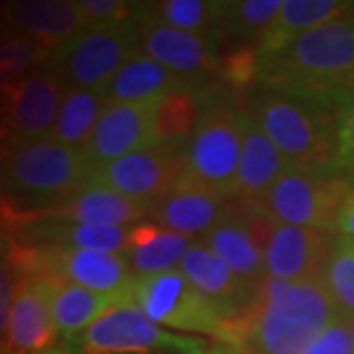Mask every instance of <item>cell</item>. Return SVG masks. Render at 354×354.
Instances as JSON below:
<instances>
[{"label": "cell", "mask_w": 354, "mask_h": 354, "mask_svg": "<svg viewBox=\"0 0 354 354\" xmlns=\"http://www.w3.org/2000/svg\"><path fill=\"white\" fill-rule=\"evenodd\" d=\"M8 12H10V2L0 0V30H8Z\"/></svg>", "instance_id": "40"}, {"label": "cell", "mask_w": 354, "mask_h": 354, "mask_svg": "<svg viewBox=\"0 0 354 354\" xmlns=\"http://www.w3.org/2000/svg\"><path fill=\"white\" fill-rule=\"evenodd\" d=\"M55 51L41 46L39 41L20 34L0 38V88L30 75L36 67L51 62Z\"/></svg>", "instance_id": "31"}, {"label": "cell", "mask_w": 354, "mask_h": 354, "mask_svg": "<svg viewBox=\"0 0 354 354\" xmlns=\"http://www.w3.org/2000/svg\"><path fill=\"white\" fill-rule=\"evenodd\" d=\"M41 354H79L77 351H73V348H69V346H53V348H50V351H46V353Z\"/></svg>", "instance_id": "41"}, {"label": "cell", "mask_w": 354, "mask_h": 354, "mask_svg": "<svg viewBox=\"0 0 354 354\" xmlns=\"http://www.w3.org/2000/svg\"><path fill=\"white\" fill-rule=\"evenodd\" d=\"M250 114L290 165L335 167L337 102L264 88Z\"/></svg>", "instance_id": "3"}, {"label": "cell", "mask_w": 354, "mask_h": 354, "mask_svg": "<svg viewBox=\"0 0 354 354\" xmlns=\"http://www.w3.org/2000/svg\"><path fill=\"white\" fill-rule=\"evenodd\" d=\"M136 24L140 32V51L189 85L205 87L203 83L218 69L221 55L216 51V38L158 24L146 18L142 10Z\"/></svg>", "instance_id": "12"}, {"label": "cell", "mask_w": 354, "mask_h": 354, "mask_svg": "<svg viewBox=\"0 0 354 354\" xmlns=\"http://www.w3.org/2000/svg\"><path fill=\"white\" fill-rule=\"evenodd\" d=\"M12 136H10V128H8V120H6V113L0 104V164L4 162V158L12 150Z\"/></svg>", "instance_id": "38"}, {"label": "cell", "mask_w": 354, "mask_h": 354, "mask_svg": "<svg viewBox=\"0 0 354 354\" xmlns=\"http://www.w3.org/2000/svg\"><path fill=\"white\" fill-rule=\"evenodd\" d=\"M152 203L136 201L118 191L109 189L101 183L87 181L71 197L57 205L46 207L41 215L59 218L79 225H99V227H128L148 218L152 213Z\"/></svg>", "instance_id": "18"}, {"label": "cell", "mask_w": 354, "mask_h": 354, "mask_svg": "<svg viewBox=\"0 0 354 354\" xmlns=\"http://www.w3.org/2000/svg\"><path fill=\"white\" fill-rule=\"evenodd\" d=\"M346 323H348V330H351V337H353V342H354V317L346 319Z\"/></svg>", "instance_id": "44"}, {"label": "cell", "mask_w": 354, "mask_h": 354, "mask_svg": "<svg viewBox=\"0 0 354 354\" xmlns=\"http://www.w3.org/2000/svg\"><path fill=\"white\" fill-rule=\"evenodd\" d=\"M8 341L6 344L24 354H41L57 346L59 333L53 321L51 299L59 279L50 276H16Z\"/></svg>", "instance_id": "13"}, {"label": "cell", "mask_w": 354, "mask_h": 354, "mask_svg": "<svg viewBox=\"0 0 354 354\" xmlns=\"http://www.w3.org/2000/svg\"><path fill=\"white\" fill-rule=\"evenodd\" d=\"M128 297L153 323L174 327L183 333L215 337L225 342L227 321L191 286L179 270L136 278Z\"/></svg>", "instance_id": "9"}, {"label": "cell", "mask_w": 354, "mask_h": 354, "mask_svg": "<svg viewBox=\"0 0 354 354\" xmlns=\"http://www.w3.org/2000/svg\"><path fill=\"white\" fill-rule=\"evenodd\" d=\"M0 354H24V353H20V351H14V348H10L8 344H4V346H0Z\"/></svg>", "instance_id": "43"}, {"label": "cell", "mask_w": 354, "mask_h": 354, "mask_svg": "<svg viewBox=\"0 0 354 354\" xmlns=\"http://www.w3.org/2000/svg\"><path fill=\"white\" fill-rule=\"evenodd\" d=\"M218 77L225 88H244L258 83L260 55L256 46H242L218 59Z\"/></svg>", "instance_id": "32"}, {"label": "cell", "mask_w": 354, "mask_h": 354, "mask_svg": "<svg viewBox=\"0 0 354 354\" xmlns=\"http://www.w3.org/2000/svg\"><path fill=\"white\" fill-rule=\"evenodd\" d=\"M106 104L104 91L69 87L50 138L69 148L85 150Z\"/></svg>", "instance_id": "27"}, {"label": "cell", "mask_w": 354, "mask_h": 354, "mask_svg": "<svg viewBox=\"0 0 354 354\" xmlns=\"http://www.w3.org/2000/svg\"><path fill=\"white\" fill-rule=\"evenodd\" d=\"M153 111H156V102L150 104L109 102L93 136L83 150L93 169H99L122 156L156 144Z\"/></svg>", "instance_id": "14"}, {"label": "cell", "mask_w": 354, "mask_h": 354, "mask_svg": "<svg viewBox=\"0 0 354 354\" xmlns=\"http://www.w3.org/2000/svg\"><path fill=\"white\" fill-rule=\"evenodd\" d=\"M118 299L122 297H113L75 283L57 281L51 299V311L64 346H71Z\"/></svg>", "instance_id": "25"}, {"label": "cell", "mask_w": 354, "mask_h": 354, "mask_svg": "<svg viewBox=\"0 0 354 354\" xmlns=\"http://www.w3.org/2000/svg\"><path fill=\"white\" fill-rule=\"evenodd\" d=\"M71 348L79 354H207L201 339L158 327L130 297L106 309Z\"/></svg>", "instance_id": "7"}, {"label": "cell", "mask_w": 354, "mask_h": 354, "mask_svg": "<svg viewBox=\"0 0 354 354\" xmlns=\"http://www.w3.org/2000/svg\"><path fill=\"white\" fill-rule=\"evenodd\" d=\"M319 279L323 281L339 315L354 317V241L337 234L325 258Z\"/></svg>", "instance_id": "29"}, {"label": "cell", "mask_w": 354, "mask_h": 354, "mask_svg": "<svg viewBox=\"0 0 354 354\" xmlns=\"http://www.w3.org/2000/svg\"><path fill=\"white\" fill-rule=\"evenodd\" d=\"M79 6L91 26H118L136 22L142 2L127 0H79Z\"/></svg>", "instance_id": "34"}, {"label": "cell", "mask_w": 354, "mask_h": 354, "mask_svg": "<svg viewBox=\"0 0 354 354\" xmlns=\"http://www.w3.org/2000/svg\"><path fill=\"white\" fill-rule=\"evenodd\" d=\"M244 109L228 99L225 87H203V111L185 146V176L234 201L241 165Z\"/></svg>", "instance_id": "4"}, {"label": "cell", "mask_w": 354, "mask_h": 354, "mask_svg": "<svg viewBox=\"0 0 354 354\" xmlns=\"http://www.w3.org/2000/svg\"><path fill=\"white\" fill-rule=\"evenodd\" d=\"M258 83L262 88L337 102L354 88V14L293 39L260 65Z\"/></svg>", "instance_id": "2"}, {"label": "cell", "mask_w": 354, "mask_h": 354, "mask_svg": "<svg viewBox=\"0 0 354 354\" xmlns=\"http://www.w3.org/2000/svg\"><path fill=\"white\" fill-rule=\"evenodd\" d=\"M181 85L189 83L138 51L118 69V73L104 88V97L109 102L150 104Z\"/></svg>", "instance_id": "24"}, {"label": "cell", "mask_w": 354, "mask_h": 354, "mask_svg": "<svg viewBox=\"0 0 354 354\" xmlns=\"http://www.w3.org/2000/svg\"><path fill=\"white\" fill-rule=\"evenodd\" d=\"M335 169L354 183V88L337 99Z\"/></svg>", "instance_id": "33"}, {"label": "cell", "mask_w": 354, "mask_h": 354, "mask_svg": "<svg viewBox=\"0 0 354 354\" xmlns=\"http://www.w3.org/2000/svg\"><path fill=\"white\" fill-rule=\"evenodd\" d=\"M348 189L351 181L335 167L288 165L260 203L279 225L335 232Z\"/></svg>", "instance_id": "6"}, {"label": "cell", "mask_w": 354, "mask_h": 354, "mask_svg": "<svg viewBox=\"0 0 354 354\" xmlns=\"http://www.w3.org/2000/svg\"><path fill=\"white\" fill-rule=\"evenodd\" d=\"M199 241L216 258H221L232 270L234 276H239L246 286L254 290L268 278L264 254L256 246L250 232L236 216L234 207H230L228 215L221 223H216L207 234H203Z\"/></svg>", "instance_id": "22"}, {"label": "cell", "mask_w": 354, "mask_h": 354, "mask_svg": "<svg viewBox=\"0 0 354 354\" xmlns=\"http://www.w3.org/2000/svg\"><path fill=\"white\" fill-rule=\"evenodd\" d=\"M354 14V2L342 0H286L279 8L278 16L264 38L258 44L260 65L266 59L278 55L286 50L291 41L299 38L301 34L337 20L342 16Z\"/></svg>", "instance_id": "21"}, {"label": "cell", "mask_w": 354, "mask_h": 354, "mask_svg": "<svg viewBox=\"0 0 354 354\" xmlns=\"http://www.w3.org/2000/svg\"><path fill=\"white\" fill-rule=\"evenodd\" d=\"M230 207L232 205L215 191L207 189L189 176H183L174 189L153 205L150 218L153 225L165 230L187 239H201L228 215Z\"/></svg>", "instance_id": "15"}, {"label": "cell", "mask_w": 354, "mask_h": 354, "mask_svg": "<svg viewBox=\"0 0 354 354\" xmlns=\"http://www.w3.org/2000/svg\"><path fill=\"white\" fill-rule=\"evenodd\" d=\"M16 246H18V244H16L6 232L0 230V262H8L10 256L14 254V250H16Z\"/></svg>", "instance_id": "39"}, {"label": "cell", "mask_w": 354, "mask_h": 354, "mask_svg": "<svg viewBox=\"0 0 354 354\" xmlns=\"http://www.w3.org/2000/svg\"><path fill=\"white\" fill-rule=\"evenodd\" d=\"M191 246L193 242L187 236L146 223L130 228L124 256L136 278H148L171 272Z\"/></svg>", "instance_id": "23"}, {"label": "cell", "mask_w": 354, "mask_h": 354, "mask_svg": "<svg viewBox=\"0 0 354 354\" xmlns=\"http://www.w3.org/2000/svg\"><path fill=\"white\" fill-rule=\"evenodd\" d=\"M140 51L136 22L118 26H91L51 57L50 65L67 88L104 91L118 69Z\"/></svg>", "instance_id": "8"}, {"label": "cell", "mask_w": 354, "mask_h": 354, "mask_svg": "<svg viewBox=\"0 0 354 354\" xmlns=\"http://www.w3.org/2000/svg\"><path fill=\"white\" fill-rule=\"evenodd\" d=\"M339 317L319 278H266L241 319L227 325L225 342L241 354H304Z\"/></svg>", "instance_id": "1"}, {"label": "cell", "mask_w": 354, "mask_h": 354, "mask_svg": "<svg viewBox=\"0 0 354 354\" xmlns=\"http://www.w3.org/2000/svg\"><path fill=\"white\" fill-rule=\"evenodd\" d=\"M223 12L225 2L213 0H162L142 6V14L158 24L216 39H221Z\"/></svg>", "instance_id": "28"}, {"label": "cell", "mask_w": 354, "mask_h": 354, "mask_svg": "<svg viewBox=\"0 0 354 354\" xmlns=\"http://www.w3.org/2000/svg\"><path fill=\"white\" fill-rule=\"evenodd\" d=\"M88 28L79 0H16L10 2L8 30L57 51Z\"/></svg>", "instance_id": "19"}, {"label": "cell", "mask_w": 354, "mask_h": 354, "mask_svg": "<svg viewBox=\"0 0 354 354\" xmlns=\"http://www.w3.org/2000/svg\"><path fill=\"white\" fill-rule=\"evenodd\" d=\"M283 0H239L225 2L221 38H232L258 48L260 39L274 24Z\"/></svg>", "instance_id": "30"}, {"label": "cell", "mask_w": 354, "mask_h": 354, "mask_svg": "<svg viewBox=\"0 0 354 354\" xmlns=\"http://www.w3.org/2000/svg\"><path fill=\"white\" fill-rule=\"evenodd\" d=\"M207 354H241L239 351H234V348H216L213 353H207Z\"/></svg>", "instance_id": "42"}, {"label": "cell", "mask_w": 354, "mask_h": 354, "mask_svg": "<svg viewBox=\"0 0 354 354\" xmlns=\"http://www.w3.org/2000/svg\"><path fill=\"white\" fill-rule=\"evenodd\" d=\"M335 232L279 225L264 250L266 276L283 281L317 279L335 241Z\"/></svg>", "instance_id": "16"}, {"label": "cell", "mask_w": 354, "mask_h": 354, "mask_svg": "<svg viewBox=\"0 0 354 354\" xmlns=\"http://www.w3.org/2000/svg\"><path fill=\"white\" fill-rule=\"evenodd\" d=\"M185 176V148L152 144L93 171L88 181L101 183L136 201L156 203Z\"/></svg>", "instance_id": "10"}, {"label": "cell", "mask_w": 354, "mask_h": 354, "mask_svg": "<svg viewBox=\"0 0 354 354\" xmlns=\"http://www.w3.org/2000/svg\"><path fill=\"white\" fill-rule=\"evenodd\" d=\"M335 232L354 241V183H351V189L346 191V195L342 199L339 215H337Z\"/></svg>", "instance_id": "37"}, {"label": "cell", "mask_w": 354, "mask_h": 354, "mask_svg": "<svg viewBox=\"0 0 354 354\" xmlns=\"http://www.w3.org/2000/svg\"><path fill=\"white\" fill-rule=\"evenodd\" d=\"M179 272L215 307L227 323L241 319L256 291L239 276H234L232 270L221 258H216L201 241L193 242V246L179 262Z\"/></svg>", "instance_id": "17"}, {"label": "cell", "mask_w": 354, "mask_h": 354, "mask_svg": "<svg viewBox=\"0 0 354 354\" xmlns=\"http://www.w3.org/2000/svg\"><path fill=\"white\" fill-rule=\"evenodd\" d=\"M93 171L83 150L53 138L34 140L12 146L0 164V187L12 197L57 205L81 189Z\"/></svg>", "instance_id": "5"}, {"label": "cell", "mask_w": 354, "mask_h": 354, "mask_svg": "<svg viewBox=\"0 0 354 354\" xmlns=\"http://www.w3.org/2000/svg\"><path fill=\"white\" fill-rule=\"evenodd\" d=\"M201 111L203 87L181 85L165 93L156 102V111H153L156 144L185 148L199 124Z\"/></svg>", "instance_id": "26"}, {"label": "cell", "mask_w": 354, "mask_h": 354, "mask_svg": "<svg viewBox=\"0 0 354 354\" xmlns=\"http://www.w3.org/2000/svg\"><path fill=\"white\" fill-rule=\"evenodd\" d=\"M304 354H354V342L346 319L339 317L337 321H333L329 329L325 330Z\"/></svg>", "instance_id": "35"}, {"label": "cell", "mask_w": 354, "mask_h": 354, "mask_svg": "<svg viewBox=\"0 0 354 354\" xmlns=\"http://www.w3.org/2000/svg\"><path fill=\"white\" fill-rule=\"evenodd\" d=\"M288 165L274 142L258 127L250 111H244V136L234 201H260Z\"/></svg>", "instance_id": "20"}, {"label": "cell", "mask_w": 354, "mask_h": 354, "mask_svg": "<svg viewBox=\"0 0 354 354\" xmlns=\"http://www.w3.org/2000/svg\"><path fill=\"white\" fill-rule=\"evenodd\" d=\"M65 93L67 85L51 65H44L24 79L0 88V104L6 113L14 146L50 138Z\"/></svg>", "instance_id": "11"}, {"label": "cell", "mask_w": 354, "mask_h": 354, "mask_svg": "<svg viewBox=\"0 0 354 354\" xmlns=\"http://www.w3.org/2000/svg\"><path fill=\"white\" fill-rule=\"evenodd\" d=\"M16 272L8 262H0V346L8 341V325L12 311L14 291H16Z\"/></svg>", "instance_id": "36"}]
</instances>
